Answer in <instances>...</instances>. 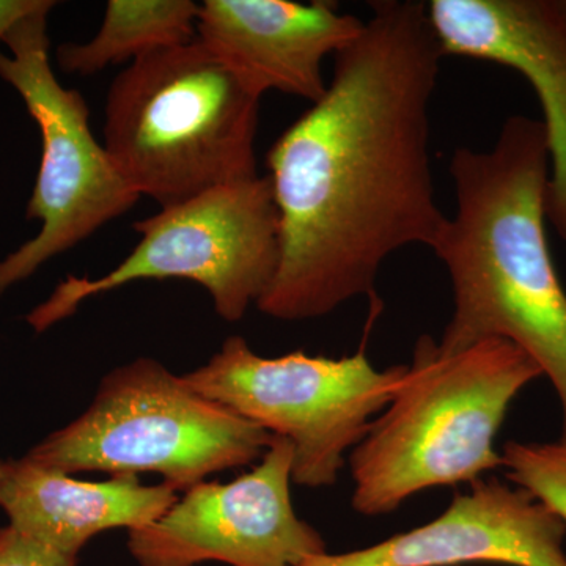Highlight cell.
Masks as SVG:
<instances>
[{
	"instance_id": "6da1fadb",
	"label": "cell",
	"mask_w": 566,
	"mask_h": 566,
	"mask_svg": "<svg viewBox=\"0 0 566 566\" xmlns=\"http://www.w3.org/2000/svg\"><path fill=\"white\" fill-rule=\"evenodd\" d=\"M444 57L427 2H370L322 98L268 151L281 260L262 314L322 318L374 292L392 253L434 248L447 216L436 202L430 112Z\"/></svg>"
},
{
	"instance_id": "ac0fdd59",
	"label": "cell",
	"mask_w": 566,
	"mask_h": 566,
	"mask_svg": "<svg viewBox=\"0 0 566 566\" xmlns=\"http://www.w3.org/2000/svg\"><path fill=\"white\" fill-rule=\"evenodd\" d=\"M554 6H556L558 13H560V17L566 22V0H554Z\"/></svg>"
},
{
	"instance_id": "ba28073f",
	"label": "cell",
	"mask_w": 566,
	"mask_h": 566,
	"mask_svg": "<svg viewBox=\"0 0 566 566\" xmlns=\"http://www.w3.org/2000/svg\"><path fill=\"white\" fill-rule=\"evenodd\" d=\"M51 11L41 10L14 25L3 40L9 54L0 52V77L21 96L41 136L39 175L25 210V219L40 221L41 229L0 260V297L140 199L93 136L84 96L63 87L52 70Z\"/></svg>"
},
{
	"instance_id": "3957f363",
	"label": "cell",
	"mask_w": 566,
	"mask_h": 566,
	"mask_svg": "<svg viewBox=\"0 0 566 566\" xmlns=\"http://www.w3.org/2000/svg\"><path fill=\"white\" fill-rule=\"evenodd\" d=\"M539 376L535 360L504 338L446 354L431 335L419 337L392 400L349 455L354 510L387 515L420 491L475 483L502 468L495 436Z\"/></svg>"
},
{
	"instance_id": "2e32d148",
	"label": "cell",
	"mask_w": 566,
	"mask_h": 566,
	"mask_svg": "<svg viewBox=\"0 0 566 566\" xmlns=\"http://www.w3.org/2000/svg\"><path fill=\"white\" fill-rule=\"evenodd\" d=\"M0 566H80V557L44 545L7 524L0 528Z\"/></svg>"
},
{
	"instance_id": "5bb4252c",
	"label": "cell",
	"mask_w": 566,
	"mask_h": 566,
	"mask_svg": "<svg viewBox=\"0 0 566 566\" xmlns=\"http://www.w3.org/2000/svg\"><path fill=\"white\" fill-rule=\"evenodd\" d=\"M200 3L192 0H109L98 33L55 51L66 74L92 76L107 66L197 40Z\"/></svg>"
},
{
	"instance_id": "7c38bea8",
	"label": "cell",
	"mask_w": 566,
	"mask_h": 566,
	"mask_svg": "<svg viewBox=\"0 0 566 566\" xmlns=\"http://www.w3.org/2000/svg\"><path fill=\"white\" fill-rule=\"evenodd\" d=\"M363 29L364 20L323 0H205L197 41L260 99L277 91L314 104L327 88L324 59Z\"/></svg>"
},
{
	"instance_id": "7a4b0ae2",
	"label": "cell",
	"mask_w": 566,
	"mask_h": 566,
	"mask_svg": "<svg viewBox=\"0 0 566 566\" xmlns=\"http://www.w3.org/2000/svg\"><path fill=\"white\" fill-rule=\"evenodd\" d=\"M450 177L457 211L447 216L433 251L452 283L453 314L439 349L512 342L556 389L566 438V292L547 241L542 122L513 115L490 150L457 148Z\"/></svg>"
},
{
	"instance_id": "9c48e42d",
	"label": "cell",
	"mask_w": 566,
	"mask_h": 566,
	"mask_svg": "<svg viewBox=\"0 0 566 566\" xmlns=\"http://www.w3.org/2000/svg\"><path fill=\"white\" fill-rule=\"evenodd\" d=\"M293 458L292 442L274 436L248 474L199 483L150 526L129 531V554L139 566H297L327 553L294 510Z\"/></svg>"
},
{
	"instance_id": "9a60e30c",
	"label": "cell",
	"mask_w": 566,
	"mask_h": 566,
	"mask_svg": "<svg viewBox=\"0 0 566 566\" xmlns=\"http://www.w3.org/2000/svg\"><path fill=\"white\" fill-rule=\"evenodd\" d=\"M501 457L510 482L534 495L566 526V438L543 444L512 441Z\"/></svg>"
},
{
	"instance_id": "5b68a950",
	"label": "cell",
	"mask_w": 566,
	"mask_h": 566,
	"mask_svg": "<svg viewBox=\"0 0 566 566\" xmlns=\"http://www.w3.org/2000/svg\"><path fill=\"white\" fill-rule=\"evenodd\" d=\"M274 436L186 385L151 357L109 371L80 417L25 458L77 474H158L175 491L262 460Z\"/></svg>"
},
{
	"instance_id": "8992f818",
	"label": "cell",
	"mask_w": 566,
	"mask_h": 566,
	"mask_svg": "<svg viewBox=\"0 0 566 566\" xmlns=\"http://www.w3.org/2000/svg\"><path fill=\"white\" fill-rule=\"evenodd\" d=\"M140 241L98 279L69 275L25 322L36 334L76 314L84 301L148 279L203 286L216 314L238 323L259 304L281 260V230L270 177L219 186L134 223Z\"/></svg>"
},
{
	"instance_id": "e0dca14e",
	"label": "cell",
	"mask_w": 566,
	"mask_h": 566,
	"mask_svg": "<svg viewBox=\"0 0 566 566\" xmlns=\"http://www.w3.org/2000/svg\"><path fill=\"white\" fill-rule=\"evenodd\" d=\"M55 6L57 2L54 0H0V41L3 43L14 25L25 18Z\"/></svg>"
},
{
	"instance_id": "4fadbf2b",
	"label": "cell",
	"mask_w": 566,
	"mask_h": 566,
	"mask_svg": "<svg viewBox=\"0 0 566 566\" xmlns=\"http://www.w3.org/2000/svg\"><path fill=\"white\" fill-rule=\"evenodd\" d=\"M177 501L174 488L144 485L136 475L85 482L25 457L0 460V509L9 524L70 556L80 557L102 532L150 526Z\"/></svg>"
},
{
	"instance_id": "30bf717a",
	"label": "cell",
	"mask_w": 566,
	"mask_h": 566,
	"mask_svg": "<svg viewBox=\"0 0 566 566\" xmlns=\"http://www.w3.org/2000/svg\"><path fill=\"white\" fill-rule=\"evenodd\" d=\"M564 521L520 486L476 480L431 523L297 566H566Z\"/></svg>"
},
{
	"instance_id": "277c9868",
	"label": "cell",
	"mask_w": 566,
	"mask_h": 566,
	"mask_svg": "<svg viewBox=\"0 0 566 566\" xmlns=\"http://www.w3.org/2000/svg\"><path fill=\"white\" fill-rule=\"evenodd\" d=\"M260 98L199 41L142 55L112 81L104 148L161 208L259 177Z\"/></svg>"
},
{
	"instance_id": "52a82bcc",
	"label": "cell",
	"mask_w": 566,
	"mask_h": 566,
	"mask_svg": "<svg viewBox=\"0 0 566 566\" xmlns=\"http://www.w3.org/2000/svg\"><path fill=\"white\" fill-rule=\"evenodd\" d=\"M405 365L376 370L365 348L352 356L294 352L263 357L240 335L227 338L186 385L293 446V483L329 488L375 417L392 400Z\"/></svg>"
},
{
	"instance_id": "8fae6325",
	"label": "cell",
	"mask_w": 566,
	"mask_h": 566,
	"mask_svg": "<svg viewBox=\"0 0 566 566\" xmlns=\"http://www.w3.org/2000/svg\"><path fill=\"white\" fill-rule=\"evenodd\" d=\"M447 55L506 66L534 88L549 153L547 221L566 241V22L554 0H431Z\"/></svg>"
}]
</instances>
